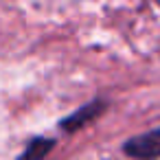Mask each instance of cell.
Here are the masks:
<instances>
[{
  "mask_svg": "<svg viewBox=\"0 0 160 160\" xmlns=\"http://www.w3.org/2000/svg\"><path fill=\"white\" fill-rule=\"evenodd\" d=\"M125 153H129L132 158H156V156H160V127L127 140Z\"/></svg>",
  "mask_w": 160,
  "mask_h": 160,
  "instance_id": "cell-1",
  "label": "cell"
},
{
  "mask_svg": "<svg viewBox=\"0 0 160 160\" xmlns=\"http://www.w3.org/2000/svg\"><path fill=\"white\" fill-rule=\"evenodd\" d=\"M51 147H53V142H51V140L46 142V140H42V138H40V140H35V142L29 147V151L22 156V160H40V158H42Z\"/></svg>",
  "mask_w": 160,
  "mask_h": 160,
  "instance_id": "cell-2",
  "label": "cell"
}]
</instances>
